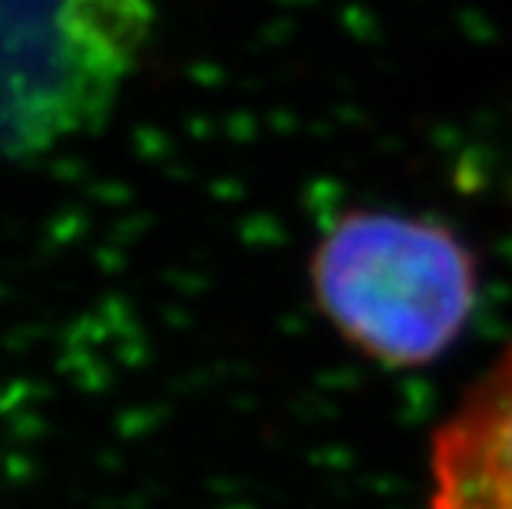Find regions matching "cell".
<instances>
[{"label":"cell","instance_id":"6da1fadb","mask_svg":"<svg viewBox=\"0 0 512 509\" xmlns=\"http://www.w3.org/2000/svg\"><path fill=\"white\" fill-rule=\"evenodd\" d=\"M314 305L344 344L384 367H427L460 341L479 295L463 238L433 219L347 212L311 255Z\"/></svg>","mask_w":512,"mask_h":509},{"label":"cell","instance_id":"3957f363","mask_svg":"<svg viewBox=\"0 0 512 509\" xmlns=\"http://www.w3.org/2000/svg\"><path fill=\"white\" fill-rule=\"evenodd\" d=\"M149 0H63L57 14L60 53L67 67V106L96 113L116 83L136 67L152 34Z\"/></svg>","mask_w":512,"mask_h":509},{"label":"cell","instance_id":"7a4b0ae2","mask_svg":"<svg viewBox=\"0 0 512 509\" xmlns=\"http://www.w3.org/2000/svg\"><path fill=\"white\" fill-rule=\"evenodd\" d=\"M430 509H512V344L433 433Z\"/></svg>","mask_w":512,"mask_h":509}]
</instances>
